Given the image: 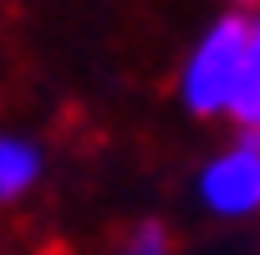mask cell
<instances>
[{"label": "cell", "mask_w": 260, "mask_h": 255, "mask_svg": "<svg viewBox=\"0 0 260 255\" xmlns=\"http://www.w3.org/2000/svg\"><path fill=\"white\" fill-rule=\"evenodd\" d=\"M112 255H174V235H169L158 219H138L133 230L117 240Z\"/></svg>", "instance_id": "obj_5"}, {"label": "cell", "mask_w": 260, "mask_h": 255, "mask_svg": "<svg viewBox=\"0 0 260 255\" xmlns=\"http://www.w3.org/2000/svg\"><path fill=\"white\" fill-rule=\"evenodd\" d=\"M245 46H250V11H224L214 16L189 56L179 61V102L194 117H230L240 77H245Z\"/></svg>", "instance_id": "obj_1"}, {"label": "cell", "mask_w": 260, "mask_h": 255, "mask_svg": "<svg viewBox=\"0 0 260 255\" xmlns=\"http://www.w3.org/2000/svg\"><path fill=\"white\" fill-rule=\"evenodd\" d=\"M230 122L240 133H260V11H250V46H245V77L230 107Z\"/></svg>", "instance_id": "obj_4"}, {"label": "cell", "mask_w": 260, "mask_h": 255, "mask_svg": "<svg viewBox=\"0 0 260 255\" xmlns=\"http://www.w3.org/2000/svg\"><path fill=\"white\" fill-rule=\"evenodd\" d=\"M46 179V148L31 133H0V204H21Z\"/></svg>", "instance_id": "obj_3"}, {"label": "cell", "mask_w": 260, "mask_h": 255, "mask_svg": "<svg viewBox=\"0 0 260 255\" xmlns=\"http://www.w3.org/2000/svg\"><path fill=\"white\" fill-rule=\"evenodd\" d=\"M194 199L214 219H255L260 214V138L240 133L214 148L194 174Z\"/></svg>", "instance_id": "obj_2"}, {"label": "cell", "mask_w": 260, "mask_h": 255, "mask_svg": "<svg viewBox=\"0 0 260 255\" xmlns=\"http://www.w3.org/2000/svg\"><path fill=\"white\" fill-rule=\"evenodd\" d=\"M255 138H260V133H255Z\"/></svg>", "instance_id": "obj_7"}, {"label": "cell", "mask_w": 260, "mask_h": 255, "mask_svg": "<svg viewBox=\"0 0 260 255\" xmlns=\"http://www.w3.org/2000/svg\"><path fill=\"white\" fill-rule=\"evenodd\" d=\"M250 6H255V0H235V11H250Z\"/></svg>", "instance_id": "obj_6"}]
</instances>
